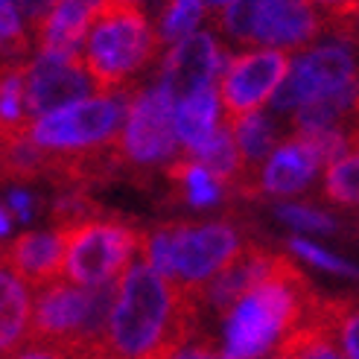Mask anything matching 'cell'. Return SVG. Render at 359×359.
Listing matches in <instances>:
<instances>
[{"instance_id": "29", "label": "cell", "mask_w": 359, "mask_h": 359, "mask_svg": "<svg viewBox=\"0 0 359 359\" xmlns=\"http://www.w3.org/2000/svg\"><path fill=\"white\" fill-rule=\"evenodd\" d=\"M15 359H62V353L59 351H53V348H47V345H35V342H29L21 353H18Z\"/></svg>"}, {"instance_id": "33", "label": "cell", "mask_w": 359, "mask_h": 359, "mask_svg": "<svg viewBox=\"0 0 359 359\" xmlns=\"http://www.w3.org/2000/svg\"><path fill=\"white\" fill-rule=\"evenodd\" d=\"M356 39H359V29H356Z\"/></svg>"}, {"instance_id": "6", "label": "cell", "mask_w": 359, "mask_h": 359, "mask_svg": "<svg viewBox=\"0 0 359 359\" xmlns=\"http://www.w3.org/2000/svg\"><path fill=\"white\" fill-rule=\"evenodd\" d=\"M140 91H120L111 97H88L44 117H29V132L39 147L50 152H91L117 143L132 102Z\"/></svg>"}, {"instance_id": "15", "label": "cell", "mask_w": 359, "mask_h": 359, "mask_svg": "<svg viewBox=\"0 0 359 359\" xmlns=\"http://www.w3.org/2000/svg\"><path fill=\"white\" fill-rule=\"evenodd\" d=\"M35 290L12 272L0 251V359H15L32 336Z\"/></svg>"}, {"instance_id": "7", "label": "cell", "mask_w": 359, "mask_h": 359, "mask_svg": "<svg viewBox=\"0 0 359 359\" xmlns=\"http://www.w3.org/2000/svg\"><path fill=\"white\" fill-rule=\"evenodd\" d=\"M213 24L240 44L269 47H307L327 29V21L307 0H234Z\"/></svg>"}, {"instance_id": "16", "label": "cell", "mask_w": 359, "mask_h": 359, "mask_svg": "<svg viewBox=\"0 0 359 359\" xmlns=\"http://www.w3.org/2000/svg\"><path fill=\"white\" fill-rule=\"evenodd\" d=\"M109 9V0H53L35 24L41 53H76L85 29Z\"/></svg>"}, {"instance_id": "26", "label": "cell", "mask_w": 359, "mask_h": 359, "mask_svg": "<svg viewBox=\"0 0 359 359\" xmlns=\"http://www.w3.org/2000/svg\"><path fill=\"white\" fill-rule=\"evenodd\" d=\"M27 50V35L21 27L18 9L9 4H0V56H12V53Z\"/></svg>"}, {"instance_id": "34", "label": "cell", "mask_w": 359, "mask_h": 359, "mask_svg": "<svg viewBox=\"0 0 359 359\" xmlns=\"http://www.w3.org/2000/svg\"><path fill=\"white\" fill-rule=\"evenodd\" d=\"M356 109H359V100H356Z\"/></svg>"}, {"instance_id": "32", "label": "cell", "mask_w": 359, "mask_h": 359, "mask_svg": "<svg viewBox=\"0 0 359 359\" xmlns=\"http://www.w3.org/2000/svg\"><path fill=\"white\" fill-rule=\"evenodd\" d=\"M0 4H9V0H0Z\"/></svg>"}, {"instance_id": "30", "label": "cell", "mask_w": 359, "mask_h": 359, "mask_svg": "<svg viewBox=\"0 0 359 359\" xmlns=\"http://www.w3.org/2000/svg\"><path fill=\"white\" fill-rule=\"evenodd\" d=\"M205 6H210V9H222V6H231L234 0H202Z\"/></svg>"}, {"instance_id": "19", "label": "cell", "mask_w": 359, "mask_h": 359, "mask_svg": "<svg viewBox=\"0 0 359 359\" xmlns=\"http://www.w3.org/2000/svg\"><path fill=\"white\" fill-rule=\"evenodd\" d=\"M190 158L199 161L205 170H210L213 175H217L219 182L225 184V190L234 193L237 182L243 178V155H240V147H237L234 132H231L225 123L219 126L217 132H213V137L205 143L202 149L190 152Z\"/></svg>"}, {"instance_id": "22", "label": "cell", "mask_w": 359, "mask_h": 359, "mask_svg": "<svg viewBox=\"0 0 359 359\" xmlns=\"http://www.w3.org/2000/svg\"><path fill=\"white\" fill-rule=\"evenodd\" d=\"M202 0H170L167 9L161 12L158 18V39L161 44H175V41H182L187 39V35L193 32V27L199 24V18H202Z\"/></svg>"}, {"instance_id": "1", "label": "cell", "mask_w": 359, "mask_h": 359, "mask_svg": "<svg viewBox=\"0 0 359 359\" xmlns=\"http://www.w3.org/2000/svg\"><path fill=\"white\" fill-rule=\"evenodd\" d=\"M199 292L137 260L120 278L105 353L109 359H172L199 333Z\"/></svg>"}, {"instance_id": "24", "label": "cell", "mask_w": 359, "mask_h": 359, "mask_svg": "<svg viewBox=\"0 0 359 359\" xmlns=\"http://www.w3.org/2000/svg\"><path fill=\"white\" fill-rule=\"evenodd\" d=\"M290 248L295 251L298 257H304V260H310L313 266H318V269H325V272H333V275H345V278H359V269L353 266V263H348V260H342V257H336V255H330V251H325L321 245H316V243H307V240H290Z\"/></svg>"}, {"instance_id": "28", "label": "cell", "mask_w": 359, "mask_h": 359, "mask_svg": "<svg viewBox=\"0 0 359 359\" xmlns=\"http://www.w3.org/2000/svg\"><path fill=\"white\" fill-rule=\"evenodd\" d=\"M9 208L15 210V217H21V219H29L32 217V199H29L24 190H12L9 193Z\"/></svg>"}, {"instance_id": "17", "label": "cell", "mask_w": 359, "mask_h": 359, "mask_svg": "<svg viewBox=\"0 0 359 359\" xmlns=\"http://www.w3.org/2000/svg\"><path fill=\"white\" fill-rule=\"evenodd\" d=\"M318 167H321V158L316 155V149L301 135H292L266 161V167L260 172V193H275V196L301 193L313 182Z\"/></svg>"}, {"instance_id": "14", "label": "cell", "mask_w": 359, "mask_h": 359, "mask_svg": "<svg viewBox=\"0 0 359 359\" xmlns=\"http://www.w3.org/2000/svg\"><path fill=\"white\" fill-rule=\"evenodd\" d=\"M4 260L12 266L18 278H24L32 290L62 278L65 266V240L62 231H29L15 243L4 245Z\"/></svg>"}, {"instance_id": "2", "label": "cell", "mask_w": 359, "mask_h": 359, "mask_svg": "<svg viewBox=\"0 0 359 359\" xmlns=\"http://www.w3.org/2000/svg\"><path fill=\"white\" fill-rule=\"evenodd\" d=\"M313 304L316 295L301 269L290 257L278 255L269 275L225 316L222 359L272 356L283 339L307 318Z\"/></svg>"}, {"instance_id": "18", "label": "cell", "mask_w": 359, "mask_h": 359, "mask_svg": "<svg viewBox=\"0 0 359 359\" xmlns=\"http://www.w3.org/2000/svg\"><path fill=\"white\" fill-rule=\"evenodd\" d=\"M219 102L222 100L217 97V88L208 85L175 105V132L187 152L202 149L213 137V132L219 129V123H217Z\"/></svg>"}, {"instance_id": "31", "label": "cell", "mask_w": 359, "mask_h": 359, "mask_svg": "<svg viewBox=\"0 0 359 359\" xmlns=\"http://www.w3.org/2000/svg\"><path fill=\"white\" fill-rule=\"evenodd\" d=\"M6 231H9V217H6V210L0 208V237H4Z\"/></svg>"}, {"instance_id": "9", "label": "cell", "mask_w": 359, "mask_h": 359, "mask_svg": "<svg viewBox=\"0 0 359 359\" xmlns=\"http://www.w3.org/2000/svg\"><path fill=\"white\" fill-rule=\"evenodd\" d=\"M102 97L94 74L88 70L82 53H41L27 65L24 76V111L27 117H44L65 105Z\"/></svg>"}, {"instance_id": "20", "label": "cell", "mask_w": 359, "mask_h": 359, "mask_svg": "<svg viewBox=\"0 0 359 359\" xmlns=\"http://www.w3.org/2000/svg\"><path fill=\"white\" fill-rule=\"evenodd\" d=\"M167 178L175 184V190L182 193V199L190 202L193 208L217 205L222 199V193H225V184L219 182V178L193 158H182V161H175V164H170Z\"/></svg>"}, {"instance_id": "25", "label": "cell", "mask_w": 359, "mask_h": 359, "mask_svg": "<svg viewBox=\"0 0 359 359\" xmlns=\"http://www.w3.org/2000/svg\"><path fill=\"white\" fill-rule=\"evenodd\" d=\"M278 217L292 225V228H301V231H321V234H330L336 231V219L327 217L321 210H313V208H301V205H280L278 208Z\"/></svg>"}, {"instance_id": "13", "label": "cell", "mask_w": 359, "mask_h": 359, "mask_svg": "<svg viewBox=\"0 0 359 359\" xmlns=\"http://www.w3.org/2000/svg\"><path fill=\"white\" fill-rule=\"evenodd\" d=\"M275 257H278L275 251H269L257 243H245L240 255L199 290L202 307H213L217 313L228 316L234 310V304L269 275V269L275 266Z\"/></svg>"}, {"instance_id": "10", "label": "cell", "mask_w": 359, "mask_h": 359, "mask_svg": "<svg viewBox=\"0 0 359 359\" xmlns=\"http://www.w3.org/2000/svg\"><path fill=\"white\" fill-rule=\"evenodd\" d=\"M286 76H290V56L280 50H257L231 59L219 79L222 120L228 129L255 114L269 97H275Z\"/></svg>"}, {"instance_id": "4", "label": "cell", "mask_w": 359, "mask_h": 359, "mask_svg": "<svg viewBox=\"0 0 359 359\" xmlns=\"http://www.w3.org/2000/svg\"><path fill=\"white\" fill-rule=\"evenodd\" d=\"M164 47L158 32L147 24L137 6H109L97 21L85 44V65L94 74L100 94L140 91L135 74L147 67Z\"/></svg>"}, {"instance_id": "5", "label": "cell", "mask_w": 359, "mask_h": 359, "mask_svg": "<svg viewBox=\"0 0 359 359\" xmlns=\"http://www.w3.org/2000/svg\"><path fill=\"white\" fill-rule=\"evenodd\" d=\"M59 231L65 240L62 278L79 286L120 280L132 266V257H140L143 237H147V231L111 213H97L82 222L59 225Z\"/></svg>"}, {"instance_id": "11", "label": "cell", "mask_w": 359, "mask_h": 359, "mask_svg": "<svg viewBox=\"0 0 359 359\" xmlns=\"http://www.w3.org/2000/svg\"><path fill=\"white\" fill-rule=\"evenodd\" d=\"M353 85H359L353 53L345 47H318L295 59L290 76L275 91L272 102L278 111H292L321 94H333Z\"/></svg>"}, {"instance_id": "27", "label": "cell", "mask_w": 359, "mask_h": 359, "mask_svg": "<svg viewBox=\"0 0 359 359\" xmlns=\"http://www.w3.org/2000/svg\"><path fill=\"white\" fill-rule=\"evenodd\" d=\"M172 359H222V351L213 345L208 336H199V333H196L190 342H187L182 351H178Z\"/></svg>"}, {"instance_id": "21", "label": "cell", "mask_w": 359, "mask_h": 359, "mask_svg": "<svg viewBox=\"0 0 359 359\" xmlns=\"http://www.w3.org/2000/svg\"><path fill=\"white\" fill-rule=\"evenodd\" d=\"M325 196L336 205H359V149L333 161L325 175Z\"/></svg>"}, {"instance_id": "8", "label": "cell", "mask_w": 359, "mask_h": 359, "mask_svg": "<svg viewBox=\"0 0 359 359\" xmlns=\"http://www.w3.org/2000/svg\"><path fill=\"white\" fill-rule=\"evenodd\" d=\"M175 100L164 91H143L129 109L117 137V155L126 178H147V172L175 155Z\"/></svg>"}, {"instance_id": "12", "label": "cell", "mask_w": 359, "mask_h": 359, "mask_svg": "<svg viewBox=\"0 0 359 359\" xmlns=\"http://www.w3.org/2000/svg\"><path fill=\"white\" fill-rule=\"evenodd\" d=\"M222 65H225V53L217 47V41L208 32H190L187 39H182L167 53L164 67H161V88L178 105L190 94L217 82V74H222Z\"/></svg>"}, {"instance_id": "23", "label": "cell", "mask_w": 359, "mask_h": 359, "mask_svg": "<svg viewBox=\"0 0 359 359\" xmlns=\"http://www.w3.org/2000/svg\"><path fill=\"white\" fill-rule=\"evenodd\" d=\"M327 316L342 353L348 359H359V307H351L348 301H327Z\"/></svg>"}, {"instance_id": "3", "label": "cell", "mask_w": 359, "mask_h": 359, "mask_svg": "<svg viewBox=\"0 0 359 359\" xmlns=\"http://www.w3.org/2000/svg\"><path fill=\"white\" fill-rule=\"evenodd\" d=\"M243 237L228 222H164L147 231L140 260L199 292L240 255Z\"/></svg>"}]
</instances>
